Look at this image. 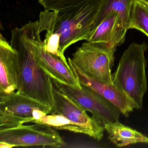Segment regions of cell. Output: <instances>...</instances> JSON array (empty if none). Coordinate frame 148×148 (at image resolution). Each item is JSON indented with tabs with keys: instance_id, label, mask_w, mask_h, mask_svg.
I'll use <instances>...</instances> for the list:
<instances>
[{
	"instance_id": "4fadbf2b",
	"label": "cell",
	"mask_w": 148,
	"mask_h": 148,
	"mask_svg": "<svg viewBox=\"0 0 148 148\" xmlns=\"http://www.w3.org/2000/svg\"><path fill=\"white\" fill-rule=\"evenodd\" d=\"M108 138L118 147L137 143H148V137L118 121L104 125Z\"/></svg>"
},
{
	"instance_id": "ba28073f",
	"label": "cell",
	"mask_w": 148,
	"mask_h": 148,
	"mask_svg": "<svg viewBox=\"0 0 148 148\" xmlns=\"http://www.w3.org/2000/svg\"><path fill=\"white\" fill-rule=\"evenodd\" d=\"M34 123L0 130V142L13 147L59 148L64 145V140L55 129L45 124Z\"/></svg>"
},
{
	"instance_id": "5bb4252c",
	"label": "cell",
	"mask_w": 148,
	"mask_h": 148,
	"mask_svg": "<svg viewBox=\"0 0 148 148\" xmlns=\"http://www.w3.org/2000/svg\"><path fill=\"white\" fill-rule=\"evenodd\" d=\"M133 1L103 0L98 14L92 26L90 34L108 14L112 12H116L119 14L121 19L128 29L129 15Z\"/></svg>"
},
{
	"instance_id": "8992f818",
	"label": "cell",
	"mask_w": 148,
	"mask_h": 148,
	"mask_svg": "<svg viewBox=\"0 0 148 148\" xmlns=\"http://www.w3.org/2000/svg\"><path fill=\"white\" fill-rule=\"evenodd\" d=\"M51 110V106L16 92L0 99V130L36 123Z\"/></svg>"
},
{
	"instance_id": "3957f363",
	"label": "cell",
	"mask_w": 148,
	"mask_h": 148,
	"mask_svg": "<svg viewBox=\"0 0 148 148\" xmlns=\"http://www.w3.org/2000/svg\"><path fill=\"white\" fill-rule=\"evenodd\" d=\"M145 43H132L121 57L115 72L113 84L129 99L134 109H140L147 89Z\"/></svg>"
},
{
	"instance_id": "7a4b0ae2",
	"label": "cell",
	"mask_w": 148,
	"mask_h": 148,
	"mask_svg": "<svg viewBox=\"0 0 148 148\" xmlns=\"http://www.w3.org/2000/svg\"><path fill=\"white\" fill-rule=\"evenodd\" d=\"M11 35L10 44L18 54L21 71L20 85L17 92L52 107L53 93L51 77L36 61L22 27L13 28Z\"/></svg>"
},
{
	"instance_id": "ffe728a7",
	"label": "cell",
	"mask_w": 148,
	"mask_h": 148,
	"mask_svg": "<svg viewBox=\"0 0 148 148\" xmlns=\"http://www.w3.org/2000/svg\"><path fill=\"white\" fill-rule=\"evenodd\" d=\"M144 1L146 2V3H147V4H148V0H144Z\"/></svg>"
},
{
	"instance_id": "30bf717a",
	"label": "cell",
	"mask_w": 148,
	"mask_h": 148,
	"mask_svg": "<svg viewBox=\"0 0 148 148\" xmlns=\"http://www.w3.org/2000/svg\"><path fill=\"white\" fill-rule=\"evenodd\" d=\"M0 99L12 95L20 85L21 71L17 51L0 35Z\"/></svg>"
},
{
	"instance_id": "ac0fdd59",
	"label": "cell",
	"mask_w": 148,
	"mask_h": 148,
	"mask_svg": "<svg viewBox=\"0 0 148 148\" xmlns=\"http://www.w3.org/2000/svg\"><path fill=\"white\" fill-rule=\"evenodd\" d=\"M44 41L45 49L47 53L61 59L66 60L64 54L60 51V37L58 34L46 33Z\"/></svg>"
},
{
	"instance_id": "277c9868",
	"label": "cell",
	"mask_w": 148,
	"mask_h": 148,
	"mask_svg": "<svg viewBox=\"0 0 148 148\" xmlns=\"http://www.w3.org/2000/svg\"><path fill=\"white\" fill-rule=\"evenodd\" d=\"M115 51L108 45L86 41L77 47L70 59L88 77L113 84L112 68Z\"/></svg>"
},
{
	"instance_id": "2e32d148",
	"label": "cell",
	"mask_w": 148,
	"mask_h": 148,
	"mask_svg": "<svg viewBox=\"0 0 148 148\" xmlns=\"http://www.w3.org/2000/svg\"><path fill=\"white\" fill-rule=\"evenodd\" d=\"M36 123L45 124L56 130H66L75 133H83L90 137V133L86 128L76 124L59 114H47Z\"/></svg>"
},
{
	"instance_id": "7c38bea8",
	"label": "cell",
	"mask_w": 148,
	"mask_h": 148,
	"mask_svg": "<svg viewBox=\"0 0 148 148\" xmlns=\"http://www.w3.org/2000/svg\"><path fill=\"white\" fill-rule=\"evenodd\" d=\"M127 27L119 14L112 12L91 33L87 42L105 44L116 51L125 40Z\"/></svg>"
},
{
	"instance_id": "5b68a950",
	"label": "cell",
	"mask_w": 148,
	"mask_h": 148,
	"mask_svg": "<svg viewBox=\"0 0 148 148\" xmlns=\"http://www.w3.org/2000/svg\"><path fill=\"white\" fill-rule=\"evenodd\" d=\"M21 27L27 42L40 66L51 77L66 84L81 88L68 61L46 51L44 40L40 38L38 21L30 22Z\"/></svg>"
},
{
	"instance_id": "52a82bcc",
	"label": "cell",
	"mask_w": 148,
	"mask_h": 148,
	"mask_svg": "<svg viewBox=\"0 0 148 148\" xmlns=\"http://www.w3.org/2000/svg\"><path fill=\"white\" fill-rule=\"evenodd\" d=\"M51 78L53 84L60 91L86 111L90 112L103 124L119 120L121 113L119 109L97 92L82 85L81 88H78Z\"/></svg>"
},
{
	"instance_id": "d6986e66",
	"label": "cell",
	"mask_w": 148,
	"mask_h": 148,
	"mask_svg": "<svg viewBox=\"0 0 148 148\" xmlns=\"http://www.w3.org/2000/svg\"><path fill=\"white\" fill-rule=\"evenodd\" d=\"M14 147L12 145L9 144L4 142H0V148H12Z\"/></svg>"
},
{
	"instance_id": "9c48e42d",
	"label": "cell",
	"mask_w": 148,
	"mask_h": 148,
	"mask_svg": "<svg viewBox=\"0 0 148 148\" xmlns=\"http://www.w3.org/2000/svg\"><path fill=\"white\" fill-rule=\"evenodd\" d=\"M52 84L53 104L49 114L62 115L76 124L86 128L90 133L91 137L98 141L101 140L105 130L104 125L93 116L90 117L84 109Z\"/></svg>"
},
{
	"instance_id": "e0dca14e",
	"label": "cell",
	"mask_w": 148,
	"mask_h": 148,
	"mask_svg": "<svg viewBox=\"0 0 148 148\" xmlns=\"http://www.w3.org/2000/svg\"><path fill=\"white\" fill-rule=\"evenodd\" d=\"M88 0H38L45 10L58 11L77 5Z\"/></svg>"
},
{
	"instance_id": "6da1fadb",
	"label": "cell",
	"mask_w": 148,
	"mask_h": 148,
	"mask_svg": "<svg viewBox=\"0 0 148 148\" xmlns=\"http://www.w3.org/2000/svg\"><path fill=\"white\" fill-rule=\"evenodd\" d=\"M103 1L88 0L59 11H42L38 21L40 32L58 34L60 51L64 54L73 44L88 40Z\"/></svg>"
},
{
	"instance_id": "9a60e30c",
	"label": "cell",
	"mask_w": 148,
	"mask_h": 148,
	"mask_svg": "<svg viewBox=\"0 0 148 148\" xmlns=\"http://www.w3.org/2000/svg\"><path fill=\"white\" fill-rule=\"evenodd\" d=\"M128 29L139 30L148 37V5L144 0H133Z\"/></svg>"
},
{
	"instance_id": "8fae6325",
	"label": "cell",
	"mask_w": 148,
	"mask_h": 148,
	"mask_svg": "<svg viewBox=\"0 0 148 148\" xmlns=\"http://www.w3.org/2000/svg\"><path fill=\"white\" fill-rule=\"evenodd\" d=\"M67 61L80 85L97 92L116 106L122 114L126 117L129 116L134 107L123 92L114 84L100 82L86 76L71 61L70 58Z\"/></svg>"
}]
</instances>
